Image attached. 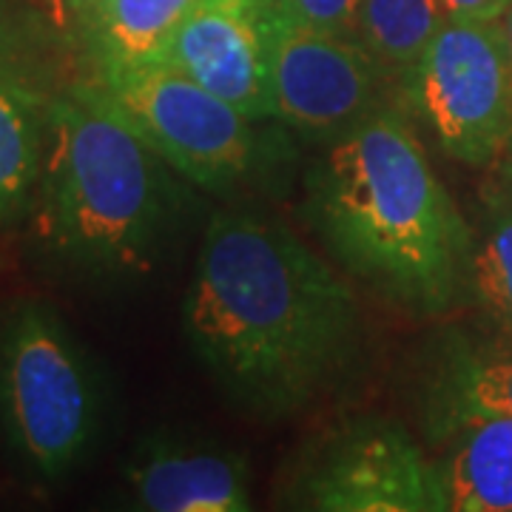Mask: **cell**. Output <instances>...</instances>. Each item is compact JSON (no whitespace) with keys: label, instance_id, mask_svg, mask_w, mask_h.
<instances>
[{"label":"cell","instance_id":"8992f818","mask_svg":"<svg viewBox=\"0 0 512 512\" xmlns=\"http://www.w3.org/2000/svg\"><path fill=\"white\" fill-rule=\"evenodd\" d=\"M444 154L470 168L512 143V55L498 20H444L404 77Z\"/></svg>","mask_w":512,"mask_h":512},{"label":"cell","instance_id":"9a60e30c","mask_svg":"<svg viewBox=\"0 0 512 512\" xmlns=\"http://www.w3.org/2000/svg\"><path fill=\"white\" fill-rule=\"evenodd\" d=\"M444 23L441 0H362L356 40L387 77H407Z\"/></svg>","mask_w":512,"mask_h":512},{"label":"cell","instance_id":"44dd1931","mask_svg":"<svg viewBox=\"0 0 512 512\" xmlns=\"http://www.w3.org/2000/svg\"><path fill=\"white\" fill-rule=\"evenodd\" d=\"M501 23V29H504V37H507V46H510V55H512V9L504 15V18L498 20Z\"/></svg>","mask_w":512,"mask_h":512},{"label":"cell","instance_id":"2e32d148","mask_svg":"<svg viewBox=\"0 0 512 512\" xmlns=\"http://www.w3.org/2000/svg\"><path fill=\"white\" fill-rule=\"evenodd\" d=\"M470 285L481 308L512 336V202L495 208L484 237L473 242Z\"/></svg>","mask_w":512,"mask_h":512},{"label":"cell","instance_id":"ffe728a7","mask_svg":"<svg viewBox=\"0 0 512 512\" xmlns=\"http://www.w3.org/2000/svg\"><path fill=\"white\" fill-rule=\"evenodd\" d=\"M55 3L60 6V9H63V12H69V15L77 20L80 15H86L92 6H97L100 0H55Z\"/></svg>","mask_w":512,"mask_h":512},{"label":"cell","instance_id":"9c48e42d","mask_svg":"<svg viewBox=\"0 0 512 512\" xmlns=\"http://www.w3.org/2000/svg\"><path fill=\"white\" fill-rule=\"evenodd\" d=\"M160 60L220 94L251 120L274 117L262 0H194Z\"/></svg>","mask_w":512,"mask_h":512},{"label":"cell","instance_id":"277c9868","mask_svg":"<svg viewBox=\"0 0 512 512\" xmlns=\"http://www.w3.org/2000/svg\"><path fill=\"white\" fill-rule=\"evenodd\" d=\"M92 362L52 308L20 302L0 319V433L43 478L74 470L100 430Z\"/></svg>","mask_w":512,"mask_h":512},{"label":"cell","instance_id":"52a82bcc","mask_svg":"<svg viewBox=\"0 0 512 512\" xmlns=\"http://www.w3.org/2000/svg\"><path fill=\"white\" fill-rule=\"evenodd\" d=\"M271 114L305 140L325 143L382 109L387 72L350 35L328 32L262 0Z\"/></svg>","mask_w":512,"mask_h":512},{"label":"cell","instance_id":"7a4b0ae2","mask_svg":"<svg viewBox=\"0 0 512 512\" xmlns=\"http://www.w3.org/2000/svg\"><path fill=\"white\" fill-rule=\"evenodd\" d=\"M308 208L339 262L404 311H450L470 282L473 234L399 111L330 143Z\"/></svg>","mask_w":512,"mask_h":512},{"label":"cell","instance_id":"7402d4cb","mask_svg":"<svg viewBox=\"0 0 512 512\" xmlns=\"http://www.w3.org/2000/svg\"><path fill=\"white\" fill-rule=\"evenodd\" d=\"M507 202H512V163L507 168Z\"/></svg>","mask_w":512,"mask_h":512},{"label":"cell","instance_id":"ba28073f","mask_svg":"<svg viewBox=\"0 0 512 512\" xmlns=\"http://www.w3.org/2000/svg\"><path fill=\"white\" fill-rule=\"evenodd\" d=\"M296 504L325 512H447L439 461L402 424L362 419L339 427L308 456Z\"/></svg>","mask_w":512,"mask_h":512},{"label":"cell","instance_id":"6da1fadb","mask_svg":"<svg viewBox=\"0 0 512 512\" xmlns=\"http://www.w3.org/2000/svg\"><path fill=\"white\" fill-rule=\"evenodd\" d=\"M185 333L222 390L256 416H288L359 350L350 285L282 222L217 211L185 293Z\"/></svg>","mask_w":512,"mask_h":512},{"label":"cell","instance_id":"ac0fdd59","mask_svg":"<svg viewBox=\"0 0 512 512\" xmlns=\"http://www.w3.org/2000/svg\"><path fill=\"white\" fill-rule=\"evenodd\" d=\"M512 0H441L444 20H501Z\"/></svg>","mask_w":512,"mask_h":512},{"label":"cell","instance_id":"8fae6325","mask_svg":"<svg viewBox=\"0 0 512 512\" xmlns=\"http://www.w3.org/2000/svg\"><path fill=\"white\" fill-rule=\"evenodd\" d=\"M490 348L450 350L427 382V424L453 436L481 419L512 416V336Z\"/></svg>","mask_w":512,"mask_h":512},{"label":"cell","instance_id":"7c38bea8","mask_svg":"<svg viewBox=\"0 0 512 512\" xmlns=\"http://www.w3.org/2000/svg\"><path fill=\"white\" fill-rule=\"evenodd\" d=\"M439 461L444 510L512 512V416L461 427Z\"/></svg>","mask_w":512,"mask_h":512},{"label":"cell","instance_id":"d6986e66","mask_svg":"<svg viewBox=\"0 0 512 512\" xmlns=\"http://www.w3.org/2000/svg\"><path fill=\"white\" fill-rule=\"evenodd\" d=\"M9 52H12V20H9L6 0H0V66L6 63Z\"/></svg>","mask_w":512,"mask_h":512},{"label":"cell","instance_id":"30bf717a","mask_svg":"<svg viewBox=\"0 0 512 512\" xmlns=\"http://www.w3.org/2000/svg\"><path fill=\"white\" fill-rule=\"evenodd\" d=\"M126 495L146 512H248L251 473L245 458L217 441L160 430L134 447Z\"/></svg>","mask_w":512,"mask_h":512},{"label":"cell","instance_id":"3957f363","mask_svg":"<svg viewBox=\"0 0 512 512\" xmlns=\"http://www.w3.org/2000/svg\"><path fill=\"white\" fill-rule=\"evenodd\" d=\"M168 171L97 83L55 97L29 202L40 248L83 274H148L174 214Z\"/></svg>","mask_w":512,"mask_h":512},{"label":"cell","instance_id":"e0dca14e","mask_svg":"<svg viewBox=\"0 0 512 512\" xmlns=\"http://www.w3.org/2000/svg\"><path fill=\"white\" fill-rule=\"evenodd\" d=\"M276 3L311 26L356 37V18L362 0H276Z\"/></svg>","mask_w":512,"mask_h":512},{"label":"cell","instance_id":"4fadbf2b","mask_svg":"<svg viewBox=\"0 0 512 512\" xmlns=\"http://www.w3.org/2000/svg\"><path fill=\"white\" fill-rule=\"evenodd\" d=\"M194 0H100L80 15V32L97 69L154 63Z\"/></svg>","mask_w":512,"mask_h":512},{"label":"cell","instance_id":"5bb4252c","mask_svg":"<svg viewBox=\"0 0 512 512\" xmlns=\"http://www.w3.org/2000/svg\"><path fill=\"white\" fill-rule=\"evenodd\" d=\"M43 117L46 109L0 66V220L32 202L43 151Z\"/></svg>","mask_w":512,"mask_h":512},{"label":"cell","instance_id":"5b68a950","mask_svg":"<svg viewBox=\"0 0 512 512\" xmlns=\"http://www.w3.org/2000/svg\"><path fill=\"white\" fill-rule=\"evenodd\" d=\"M94 83L157 157L205 191H231L256 163L248 114L180 69L157 63L97 69Z\"/></svg>","mask_w":512,"mask_h":512}]
</instances>
